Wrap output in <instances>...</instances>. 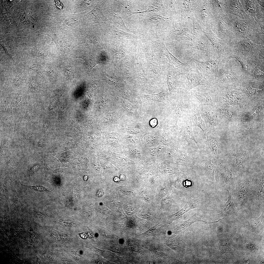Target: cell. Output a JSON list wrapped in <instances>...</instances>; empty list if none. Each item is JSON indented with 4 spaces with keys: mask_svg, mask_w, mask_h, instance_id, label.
Returning <instances> with one entry per match:
<instances>
[{
    "mask_svg": "<svg viewBox=\"0 0 264 264\" xmlns=\"http://www.w3.org/2000/svg\"><path fill=\"white\" fill-rule=\"evenodd\" d=\"M175 127L174 126L170 127L164 132V136L167 141H170L175 136L176 134Z\"/></svg>",
    "mask_w": 264,
    "mask_h": 264,
    "instance_id": "816d5d0a",
    "label": "cell"
},
{
    "mask_svg": "<svg viewBox=\"0 0 264 264\" xmlns=\"http://www.w3.org/2000/svg\"><path fill=\"white\" fill-rule=\"evenodd\" d=\"M120 178L121 179H123L125 178L124 176V175H121V176H120Z\"/></svg>",
    "mask_w": 264,
    "mask_h": 264,
    "instance_id": "003e7915",
    "label": "cell"
},
{
    "mask_svg": "<svg viewBox=\"0 0 264 264\" xmlns=\"http://www.w3.org/2000/svg\"><path fill=\"white\" fill-rule=\"evenodd\" d=\"M21 185L24 187L34 191L41 192H47L49 190L47 188L41 185L32 186L24 185L20 183Z\"/></svg>",
    "mask_w": 264,
    "mask_h": 264,
    "instance_id": "11a10c76",
    "label": "cell"
},
{
    "mask_svg": "<svg viewBox=\"0 0 264 264\" xmlns=\"http://www.w3.org/2000/svg\"><path fill=\"white\" fill-rule=\"evenodd\" d=\"M182 21H187L195 16L198 0H175Z\"/></svg>",
    "mask_w": 264,
    "mask_h": 264,
    "instance_id": "83f0119b",
    "label": "cell"
},
{
    "mask_svg": "<svg viewBox=\"0 0 264 264\" xmlns=\"http://www.w3.org/2000/svg\"><path fill=\"white\" fill-rule=\"evenodd\" d=\"M202 205L201 202L198 199H189L185 205L181 209L175 213L167 217V218L168 220L169 224L174 221L177 220L184 214L190 210L201 208Z\"/></svg>",
    "mask_w": 264,
    "mask_h": 264,
    "instance_id": "4dcf8cb0",
    "label": "cell"
},
{
    "mask_svg": "<svg viewBox=\"0 0 264 264\" xmlns=\"http://www.w3.org/2000/svg\"><path fill=\"white\" fill-rule=\"evenodd\" d=\"M212 12L213 17L210 24L212 31L219 38L228 44L236 37L232 29L228 13L223 11Z\"/></svg>",
    "mask_w": 264,
    "mask_h": 264,
    "instance_id": "52a82bcc",
    "label": "cell"
},
{
    "mask_svg": "<svg viewBox=\"0 0 264 264\" xmlns=\"http://www.w3.org/2000/svg\"><path fill=\"white\" fill-rule=\"evenodd\" d=\"M178 48L183 56L188 61L192 59L204 61L218 57L204 34L195 41L180 43Z\"/></svg>",
    "mask_w": 264,
    "mask_h": 264,
    "instance_id": "7a4b0ae2",
    "label": "cell"
},
{
    "mask_svg": "<svg viewBox=\"0 0 264 264\" xmlns=\"http://www.w3.org/2000/svg\"><path fill=\"white\" fill-rule=\"evenodd\" d=\"M218 99L235 109L242 108L251 100L236 87L218 89Z\"/></svg>",
    "mask_w": 264,
    "mask_h": 264,
    "instance_id": "8fae6325",
    "label": "cell"
},
{
    "mask_svg": "<svg viewBox=\"0 0 264 264\" xmlns=\"http://www.w3.org/2000/svg\"><path fill=\"white\" fill-rule=\"evenodd\" d=\"M100 27L102 33L115 39L127 41L133 39H141L136 35L129 33L117 28L108 21L100 23Z\"/></svg>",
    "mask_w": 264,
    "mask_h": 264,
    "instance_id": "7402d4cb",
    "label": "cell"
},
{
    "mask_svg": "<svg viewBox=\"0 0 264 264\" xmlns=\"http://www.w3.org/2000/svg\"><path fill=\"white\" fill-rule=\"evenodd\" d=\"M199 153V151L192 148L190 145L184 143L177 153L176 160L180 166L192 167L195 164Z\"/></svg>",
    "mask_w": 264,
    "mask_h": 264,
    "instance_id": "603a6c76",
    "label": "cell"
},
{
    "mask_svg": "<svg viewBox=\"0 0 264 264\" xmlns=\"http://www.w3.org/2000/svg\"><path fill=\"white\" fill-rule=\"evenodd\" d=\"M258 3L261 6L264 7V0H257Z\"/></svg>",
    "mask_w": 264,
    "mask_h": 264,
    "instance_id": "be15d7a7",
    "label": "cell"
},
{
    "mask_svg": "<svg viewBox=\"0 0 264 264\" xmlns=\"http://www.w3.org/2000/svg\"><path fill=\"white\" fill-rule=\"evenodd\" d=\"M154 139V136L151 135H148L146 137V141L148 142L152 141Z\"/></svg>",
    "mask_w": 264,
    "mask_h": 264,
    "instance_id": "680465c9",
    "label": "cell"
},
{
    "mask_svg": "<svg viewBox=\"0 0 264 264\" xmlns=\"http://www.w3.org/2000/svg\"><path fill=\"white\" fill-rule=\"evenodd\" d=\"M216 162L215 175L216 183L220 187L229 190L240 176L227 163H222L220 160Z\"/></svg>",
    "mask_w": 264,
    "mask_h": 264,
    "instance_id": "30bf717a",
    "label": "cell"
},
{
    "mask_svg": "<svg viewBox=\"0 0 264 264\" xmlns=\"http://www.w3.org/2000/svg\"><path fill=\"white\" fill-rule=\"evenodd\" d=\"M264 221V212H263L261 215L257 218L250 223V225L254 229L257 228L263 224Z\"/></svg>",
    "mask_w": 264,
    "mask_h": 264,
    "instance_id": "db71d44e",
    "label": "cell"
},
{
    "mask_svg": "<svg viewBox=\"0 0 264 264\" xmlns=\"http://www.w3.org/2000/svg\"><path fill=\"white\" fill-rule=\"evenodd\" d=\"M46 71L50 81L52 82L56 81L57 79L56 74L53 68L48 66L46 68Z\"/></svg>",
    "mask_w": 264,
    "mask_h": 264,
    "instance_id": "f5cc1de1",
    "label": "cell"
},
{
    "mask_svg": "<svg viewBox=\"0 0 264 264\" xmlns=\"http://www.w3.org/2000/svg\"><path fill=\"white\" fill-rule=\"evenodd\" d=\"M202 216H194L190 218L187 220L181 221L178 225L177 230L178 232L184 235L187 228L193 223L198 222H203L207 223H211L217 222L221 219L212 222H209L205 221L202 219Z\"/></svg>",
    "mask_w": 264,
    "mask_h": 264,
    "instance_id": "74e56055",
    "label": "cell"
},
{
    "mask_svg": "<svg viewBox=\"0 0 264 264\" xmlns=\"http://www.w3.org/2000/svg\"><path fill=\"white\" fill-rule=\"evenodd\" d=\"M253 177L243 176V175L241 176L229 189L232 198L237 209L242 208L248 202Z\"/></svg>",
    "mask_w": 264,
    "mask_h": 264,
    "instance_id": "ba28073f",
    "label": "cell"
},
{
    "mask_svg": "<svg viewBox=\"0 0 264 264\" xmlns=\"http://www.w3.org/2000/svg\"><path fill=\"white\" fill-rule=\"evenodd\" d=\"M30 83V87L33 89H35L36 86V82L35 81L32 80Z\"/></svg>",
    "mask_w": 264,
    "mask_h": 264,
    "instance_id": "94428289",
    "label": "cell"
},
{
    "mask_svg": "<svg viewBox=\"0 0 264 264\" xmlns=\"http://www.w3.org/2000/svg\"><path fill=\"white\" fill-rule=\"evenodd\" d=\"M228 157L227 163L240 176L247 170L251 162L249 150L242 145L232 148L229 152Z\"/></svg>",
    "mask_w": 264,
    "mask_h": 264,
    "instance_id": "5b68a950",
    "label": "cell"
},
{
    "mask_svg": "<svg viewBox=\"0 0 264 264\" xmlns=\"http://www.w3.org/2000/svg\"><path fill=\"white\" fill-rule=\"evenodd\" d=\"M140 96L143 101L144 102L152 103L155 102H161L165 104H167L168 98L167 92L165 88H162L161 91L156 94H140Z\"/></svg>",
    "mask_w": 264,
    "mask_h": 264,
    "instance_id": "d590c367",
    "label": "cell"
},
{
    "mask_svg": "<svg viewBox=\"0 0 264 264\" xmlns=\"http://www.w3.org/2000/svg\"><path fill=\"white\" fill-rule=\"evenodd\" d=\"M206 78L209 85L217 89L237 87L249 82L241 70L226 66L219 69V74L217 77Z\"/></svg>",
    "mask_w": 264,
    "mask_h": 264,
    "instance_id": "277c9868",
    "label": "cell"
},
{
    "mask_svg": "<svg viewBox=\"0 0 264 264\" xmlns=\"http://www.w3.org/2000/svg\"><path fill=\"white\" fill-rule=\"evenodd\" d=\"M264 73L255 67L253 75L250 79L251 83H254L264 85Z\"/></svg>",
    "mask_w": 264,
    "mask_h": 264,
    "instance_id": "c3c4849f",
    "label": "cell"
},
{
    "mask_svg": "<svg viewBox=\"0 0 264 264\" xmlns=\"http://www.w3.org/2000/svg\"><path fill=\"white\" fill-rule=\"evenodd\" d=\"M41 263V261L40 260L39 258H37V259L36 264H40Z\"/></svg>",
    "mask_w": 264,
    "mask_h": 264,
    "instance_id": "03108f58",
    "label": "cell"
},
{
    "mask_svg": "<svg viewBox=\"0 0 264 264\" xmlns=\"http://www.w3.org/2000/svg\"><path fill=\"white\" fill-rule=\"evenodd\" d=\"M156 152V149L154 148H151L150 150V154H155Z\"/></svg>",
    "mask_w": 264,
    "mask_h": 264,
    "instance_id": "6125c7cd",
    "label": "cell"
},
{
    "mask_svg": "<svg viewBox=\"0 0 264 264\" xmlns=\"http://www.w3.org/2000/svg\"><path fill=\"white\" fill-rule=\"evenodd\" d=\"M252 42L257 44H264V21L259 22Z\"/></svg>",
    "mask_w": 264,
    "mask_h": 264,
    "instance_id": "ee69618b",
    "label": "cell"
},
{
    "mask_svg": "<svg viewBox=\"0 0 264 264\" xmlns=\"http://www.w3.org/2000/svg\"><path fill=\"white\" fill-rule=\"evenodd\" d=\"M192 22L193 28L192 33L193 34V41L197 40L204 35L203 29L200 25L195 16L190 18Z\"/></svg>",
    "mask_w": 264,
    "mask_h": 264,
    "instance_id": "bcb514c9",
    "label": "cell"
},
{
    "mask_svg": "<svg viewBox=\"0 0 264 264\" xmlns=\"http://www.w3.org/2000/svg\"><path fill=\"white\" fill-rule=\"evenodd\" d=\"M192 127L191 119L189 118L184 122L182 125L180 132V135L182 138L187 141L189 145H190L189 142V140L191 139L193 140L199 148L198 143L194 136L192 130Z\"/></svg>",
    "mask_w": 264,
    "mask_h": 264,
    "instance_id": "8d00e7d4",
    "label": "cell"
},
{
    "mask_svg": "<svg viewBox=\"0 0 264 264\" xmlns=\"http://www.w3.org/2000/svg\"><path fill=\"white\" fill-rule=\"evenodd\" d=\"M106 2L103 7L105 16L109 20L119 24L127 31L131 32L125 26L121 17V13L123 6L120 1L110 0L108 3Z\"/></svg>",
    "mask_w": 264,
    "mask_h": 264,
    "instance_id": "d6986e66",
    "label": "cell"
},
{
    "mask_svg": "<svg viewBox=\"0 0 264 264\" xmlns=\"http://www.w3.org/2000/svg\"><path fill=\"white\" fill-rule=\"evenodd\" d=\"M141 53L135 54L136 62V73L138 84L143 87L155 88L148 80L143 67L141 60Z\"/></svg>",
    "mask_w": 264,
    "mask_h": 264,
    "instance_id": "d6a6232c",
    "label": "cell"
},
{
    "mask_svg": "<svg viewBox=\"0 0 264 264\" xmlns=\"http://www.w3.org/2000/svg\"><path fill=\"white\" fill-rule=\"evenodd\" d=\"M251 84L248 82L236 88L251 100L264 97V88L261 89L253 88L251 87Z\"/></svg>",
    "mask_w": 264,
    "mask_h": 264,
    "instance_id": "e575fe53",
    "label": "cell"
},
{
    "mask_svg": "<svg viewBox=\"0 0 264 264\" xmlns=\"http://www.w3.org/2000/svg\"><path fill=\"white\" fill-rule=\"evenodd\" d=\"M217 107L216 112L226 121L232 122L236 121L238 118V114L233 107L223 103Z\"/></svg>",
    "mask_w": 264,
    "mask_h": 264,
    "instance_id": "836d02e7",
    "label": "cell"
},
{
    "mask_svg": "<svg viewBox=\"0 0 264 264\" xmlns=\"http://www.w3.org/2000/svg\"><path fill=\"white\" fill-rule=\"evenodd\" d=\"M104 191L102 189H100L97 192L96 196L98 197H101L104 195Z\"/></svg>",
    "mask_w": 264,
    "mask_h": 264,
    "instance_id": "6f0895ef",
    "label": "cell"
},
{
    "mask_svg": "<svg viewBox=\"0 0 264 264\" xmlns=\"http://www.w3.org/2000/svg\"><path fill=\"white\" fill-rule=\"evenodd\" d=\"M209 0L212 6V11L224 12L225 0Z\"/></svg>",
    "mask_w": 264,
    "mask_h": 264,
    "instance_id": "681fc988",
    "label": "cell"
},
{
    "mask_svg": "<svg viewBox=\"0 0 264 264\" xmlns=\"http://www.w3.org/2000/svg\"><path fill=\"white\" fill-rule=\"evenodd\" d=\"M151 42L145 37L141 39V57L143 67L148 80L153 86L155 85L162 88H165L167 64L164 66L162 63V58L159 57L155 47L154 48Z\"/></svg>",
    "mask_w": 264,
    "mask_h": 264,
    "instance_id": "6da1fadb",
    "label": "cell"
},
{
    "mask_svg": "<svg viewBox=\"0 0 264 264\" xmlns=\"http://www.w3.org/2000/svg\"><path fill=\"white\" fill-rule=\"evenodd\" d=\"M192 121L193 127H195L198 134L196 127H199L202 131L204 138L206 140V136L208 130L205 123L201 117L199 111L197 108L194 109L192 111Z\"/></svg>",
    "mask_w": 264,
    "mask_h": 264,
    "instance_id": "f35d334b",
    "label": "cell"
},
{
    "mask_svg": "<svg viewBox=\"0 0 264 264\" xmlns=\"http://www.w3.org/2000/svg\"><path fill=\"white\" fill-rule=\"evenodd\" d=\"M162 0H158L153 6H150L146 10L139 12L137 13L144 14L150 12H157L159 11H165L167 9L164 7Z\"/></svg>",
    "mask_w": 264,
    "mask_h": 264,
    "instance_id": "7dc6e473",
    "label": "cell"
},
{
    "mask_svg": "<svg viewBox=\"0 0 264 264\" xmlns=\"http://www.w3.org/2000/svg\"><path fill=\"white\" fill-rule=\"evenodd\" d=\"M186 78L185 72L169 63L167 64L165 89L168 98L178 97L180 87Z\"/></svg>",
    "mask_w": 264,
    "mask_h": 264,
    "instance_id": "9c48e42d",
    "label": "cell"
},
{
    "mask_svg": "<svg viewBox=\"0 0 264 264\" xmlns=\"http://www.w3.org/2000/svg\"><path fill=\"white\" fill-rule=\"evenodd\" d=\"M227 190L228 194V199L222 208L221 212L218 214L222 216H226L231 215L237 209L232 198L230 191L228 189Z\"/></svg>",
    "mask_w": 264,
    "mask_h": 264,
    "instance_id": "60d3db41",
    "label": "cell"
},
{
    "mask_svg": "<svg viewBox=\"0 0 264 264\" xmlns=\"http://www.w3.org/2000/svg\"><path fill=\"white\" fill-rule=\"evenodd\" d=\"M212 158L206 152L199 151V154L194 165L200 169L201 177L209 184L216 183L215 178V172L216 167V162L212 161Z\"/></svg>",
    "mask_w": 264,
    "mask_h": 264,
    "instance_id": "7c38bea8",
    "label": "cell"
},
{
    "mask_svg": "<svg viewBox=\"0 0 264 264\" xmlns=\"http://www.w3.org/2000/svg\"><path fill=\"white\" fill-rule=\"evenodd\" d=\"M187 65L183 71L186 74V78L188 82L185 92L187 93L191 89L198 86L209 85L206 78L196 69Z\"/></svg>",
    "mask_w": 264,
    "mask_h": 264,
    "instance_id": "d4e9b609",
    "label": "cell"
},
{
    "mask_svg": "<svg viewBox=\"0 0 264 264\" xmlns=\"http://www.w3.org/2000/svg\"><path fill=\"white\" fill-rule=\"evenodd\" d=\"M219 238V247L221 254L226 253H233V251L231 246L229 235L226 233H223Z\"/></svg>",
    "mask_w": 264,
    "mask_h": 264,
    "instance_id": "ab89813d",
    "label": "cell"
},
{
    "mask_svg": "<svg viewBox=\"0 0 264 264\" xmlns=\"http://www.w3.org/2000/svg\"><path fill=\"white\" fill-rule=\"evenodd\" d=\"M243 9L248 15L252 17L257 22L264 21V7L257 0H240Z\"/></svg>",
    "mask_w": 264,
    "mask_h": 264,
    "instance_id": "4316f807",
    "label": "cell"
},
{
    "mask_svg": "<svg viewBox=\"0 0 264 264\" xmlns=\"http://www.w3.org/2000/svg\"><path fill=\"white\" fill-rule=\"evenodd\" d=\"M194 16L203 29L210 26L213 15L209 0H198Z\"/></svg>",
    "mask_w": 264,
    "mask_h": 264,
    "instance_id": "44dd1931",
    "label": "cell"
},
{
    "mask_svg": "<svg viewBox=\"0 0 264 264\" xmlns=\"http://www.w3.org/2000/svg\"><path fill=\"white\" fill-rule=\"evenodd\" d=\"M179 18H172L168 20L158 30V35L163 41L174 40L182 43L193 41L192 31L184 28Z\"/></svg>",
    "mask_w": 264,
    "mask_h": 264,
    "instance_id": "3957f363",
    "label": "cell"
},
{
    "mask_svg": "<svg viewBox=\"0 0 264 264\" xmlns=\"http://www.w3.org/2000/svg\"><path fill=\"white\" fill-rule=\"evenodd\" d=\"M157 123V120L155 118L152 119L150 122V125L152 127H154L156 126Z\"/></svg>",
    "mask_w": 264,
    "mask_h": 264,
    "instance_id": "9f6ffc18",
    "label": "cell"
},
{
    "mask_svg": "<svg viewBox=\"0 0 264 264\" xmlns=\"http://www.w3.org/2000/svg\"><path fill=\"white\" fill-rule=\"evenodd\" d=\"M200 112L209 132H214L217 124L216 111L211 106L202 105Z\"/></svg>",
    "mask_w": 264,
    "mask_h": 264,
    "instance_id": "f546056e",
    "label": "cell"
},
{
    "mask_svg": "<svg viewBox=\"0 0 264 264\" xmlns=\"http://www.w3.org/2000/svg\"><path fill=\"white\" fill-rule=\"evenodd\" d=\"M178 101L177 105L172 113V122L175 125H176L177 122L184 110L185 106L184 102L181 95L180 93L178 97Z\"/></svg>",
    "mask_w": 264,
    "mask_h": 264,
    "instance_id": "b9f144b4",
    "label": "cell"
},
{
    "mask_svg": "<svg viewBox=\"0 0 264 264\" xmlns=\"http://www.w3.org/2000/svg\"><path fill=\"white\" fill-rule=\"evenodd\" d=\"M222 58L220 56L204 61L192 59L187 64L196 69L205 78H213L219 75V64Z\"/></svg>",
    "mask_w": 264,
    "mask_h": 264,
    "instance_id": "9a60e30c",
    "label": "cell"
},
{
    "mask_svg": "<svg viewBox=\"0 0 264 264\" xmlns=\"http://www.w3.org/2000/svg\"><path fill=\"white\" fill-rule=\"evenodd\" d=\"M63 75L66 81L70 82L73 80L74 78V73L72 67L70 66L67 67L64 71Z\"/></svg>",
    "mask_w": 264,
    "mask_h": 264,
    "instance_id": "f907efd6",
    "label": "cell"
},
{
    "mask_svg": "<svg viewBox=\"0 0 264 264\" xmlns=\"http://www.w3.org/2000/svg\"><path fill=\"white\" fill-rule=\"evenodd\" d=\"M171 1L169 8L168 9L163 11L162 12V14L163 16L172 18L178 17L180 19L179 10L175 0Z\"/></svg>",
    "mask_w": 264,
    "mask_h": 264,
    "instance_id": "f6af8a7d",
    "label": "cell"
},
{
    "mask_svg": "<svg viewBox=\"0 0 264 264\" xmlns=\"http://www.w3.org/2000/svg\"><path fill=\"white\" fill-rule=\"evenodd\" d=\"M224 12L234 15L242 19L248 16L245 13L240 0H225Z\"/></svg>",
    "mask_w": 264,
    "mask_h": 264,
    "instance_id": "1f68e13d",
    "label": "cell"
},
{
    "mask_svg": "<svg viewBox=\"0 0 264 264\" xmlns=\"http://www.w3.org/2000/svg\"><path fill=\"white\" fill-rule=\"evenodd\" d=\"M114 180L116 182H118L119 181V178L117 177H114Z\"/></svg>",
    "mask_w": 264,
    "mask_h": 264,
    "instance_id": "e7e4bbea",
    "label": "cell"
},
{
    "mask_svg": "<svg viewBox=\"0 0 264 264\" xmlns=\"http://www.w3.org/2000/svg\"><path fill=\"white\" fill-rule=\"evenodd\" d=\"M145 38L150 40L154 44L159 57L161 58L164 55L167 58L169 63L183 71L187 66V64L182 62L173 55L166 47L161 38L156 32H148L145 34Z\"/></svg>",
    "mask_w": 264,
    "mask_h": 264,
    "instance_id": "5bb4252c",
    "label": "cell"
},
{
    "mask_svg": "<svg viewBox=\"0 0 264 264\" xmlns=\"http://www.w3.org/2000/svg\"><path fill=\"white\" fill-rule=\"evenodd\" d=\"M203 29L204 34L210 42L217 57H222L228 44L224 41L219 38L212 32L210 26Z\"/></svg>",
    "mask_w": 264,
    "mask_h": 264,
    "instance_id": "f1b7e54d",
    "label": "cell"
},
{
    "mask_svg": "<svg viewBox=\"0 0 264 264\" xmlns=\"http://www.w3.org/2000/svg\"><path fill=\"white\" fill-rule=\"evenodd\" d=\"M264 171L253 177L248 201L255 204H264Z\"/></svg>",
    "mask_w": 264,
    "mask_h": 264,
    "instance_id": "e0dca14e",
    "label": "cell"
},
{
    "mask_svg": "<svg viewBox=\"0 0 264 264\" xmlns=\"http://www.w3.org/2000/svg\"><path fill=\"white\" fill-rule=\"evenodd\" d=\"M232 58L236 59L242 66V72L246 79L248 81L252 76L255 67L251 62V59L241 53L227 46L222 56L223 62L227 65L228 62Z\"/></svg>",
    "mask_w": 264,
    "mask_h": 264,
    "instance_id": "4fadbf2b",
    "label": "cell"
},
{
    "mask_svg": "<svg viewBox=\"0 0 264 264\" xmlns=\"http://www.w3.org/2000/svg\"><path fill=\"white\" fill-rule=\"evenodd\" d=\"M252 103L248 108L244 109L239 114V118L241 124L245 128L250 127V124L257 119L264 111V101L261 100Z\"/></svg>",
    "mask_w": 264,
    "mask_h": 264,
    "instance_id": "ffe728a7",
    "label": "cell"
},
{
    "mask_svg": "<svg viewBox=\"0 0 264 264\" xmlns=\"http://www.w3.org/2000/svg\"><path fill=\"white\" fill-rule=\"evenodd\" d=\"M264 48L258 51L250 58L251 61L254 66L264 71Z\"/></svg>",
    "mask_w": 264,
    "mask_h": 264,
    "instance_id": "7bdbcfd3",
    "label": "cell"
},
{
    "mask_svg": "<svg viewBox=\"0 0 264 264\" xmlns=\"http://www.w3.org/2000/svg\"><path fill=\"white\" fill-rule=\"evenodd\" d=\"M204 87L194 89L191 94L197 98L202 105H212L218 100L217 89L209 85Z\"/></svg>",
    "mask_w": 264,
    "mask_h": 264,
    "instance_id": "cb8c5ba5",
    "label": "cell"
},
{
    "mask_svg": "<svg viewBox=\"0 0 264 264\" xmlns=\"http://www.w3.org/2000/svg\"><path fill=\"white\" fill-rule=\"evenodd\" d=\"M228 15L236 38L252 41L258 27V24L254 19L248 15L244 19H242L232 14L228 13Z\"/></svg>",
    "mask_w": 264,
    "mask_h": 264,
    "instance_id": "8992f818",
    "label": "cell"
},
{
    "mask_svg": "<svg viewBox=\"0 0 264 264\" xmlns=\"http://www.w3.org/2000/svg\"><path fill=\"white\" fill-rule=\"evenodd\" d=\"M131 151L133 153L136 155H139L140 154L139 151L137 149L133 148L131 149Z\"/></svg>",
    "mask_w": 264,
    "mask_h": 264,
    "instance_id": "91938a15",
    "label": "cell"
},
{
    "mask_svg": "<svg viewBox=\"0 0 264 264\" xmlns=\"http://www.w3.org/2000/svg\"><path fill=\"white\" fill-rule=\"evenodd\" d=\"M143 15L140 21L143 30L145 34L148 32L158 30L171 17H165L154 12H150Z\"/></svg>",
    "mask_w": 264,
    "mask_h": 264,
    "instance_id": "ac0fdd59",
    "label": "cell"
},
{
    "mask_svg": "<svg viewBox=\"0 0 264 264\" xmlns=\"http://www.w3.org/2000/svg\"><path fill=\"white\" fill-rule=\"evenodd\" d=\"M227 46L250 58L257 52L264 48V44H257L248 39L236 38L232 40Z\"/></svg>",
    "mask_w": 264,
    "mask_h": 264,
    "instance_id": "2e32d148",
    "label": "cell"
},
{
    "mask_svg": "<svg viewBox=\"0 0 264 264\" xmlns=\"http://www.w3.org/2000/svg\"><path fill=\"white\" fill-rule=\"evenodd\" d=\"M206 152L216 161L220 160L222 154V148L220 138L212 132H207Z\"/></svg>",
    "mask_w": 264,
    "mask_h": 264,
    "instance_id": "484cf974",
    "label": "cell"
}]
</instances>
